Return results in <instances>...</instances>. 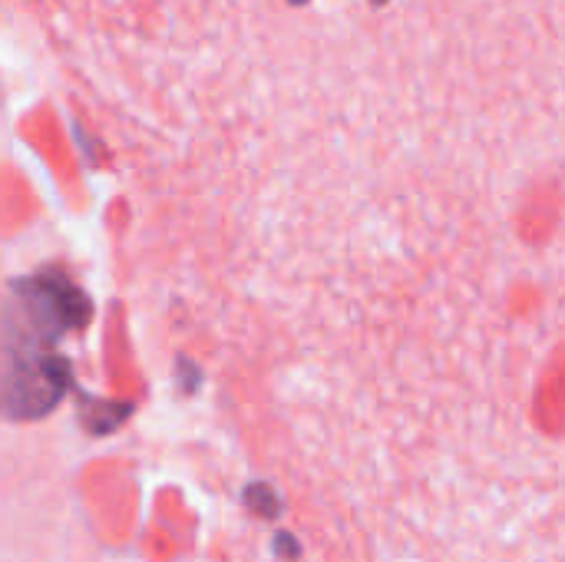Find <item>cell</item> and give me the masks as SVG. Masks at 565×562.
<instances>
[]
</instances>
